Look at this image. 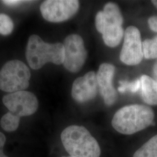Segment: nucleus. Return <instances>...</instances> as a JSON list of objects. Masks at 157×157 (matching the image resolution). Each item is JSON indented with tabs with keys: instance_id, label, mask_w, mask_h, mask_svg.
I'll return each mask as SVG.
<instances>
[{
	"instance_id": "f3484780",
	"label": "nucleus",
	"mask_w": 157,
	"mask_h": 157,
	"mask_svg": "<svg viewBox=\"0 0 157 157\" xmlns=\"http://www.w3.org/2000/svg\"><path fill=\"white\" fill-rule=\"evenodd\" d=\"M13 27L11 18L4 13H0V34L4 36L9 35L13 31Z\"/></svg>"
},
{
	"instance_id": "5701e85b",
	"label": "nucleus",
	"mask_w": 157,
	"mask_h": 157,
	"mask_svg": "<svg viewBox=\"0 0 157 157\" xmlns=\"http://www.w3.org/2000/svg\"></svg>"
},
{
	"instance_id": "dca6fc26",
	"label": "nucleus",
	"mask_w": 157,
	"mask_h": 157,
	"mask_svg": "<svg viewBox=\"0 0 157 157\" xmlns=\"http://www.w3.org/2000/svg\"><path fill=\"white\" fill-rule=\"evenodd\" d=\"M120 86L118 88V90L122 93L126 91L131 93H136L141 89L140 78H137L132 82L128 80H121L119 82Z\"/></svg>"
},
{
	"instance_id": "aec40b11",
	"label": "nucleus",
	"mask_w": 157,
	"mask_h": 157,
	"mask_svg": "<svg viewBox=\"0 0 157 157\" xmlns=\"http://www.w3.org/2000/svg\"><path fill=\"white\" fill-rule=\"evenodd\" d=\"M2 2L8 6H15L19 5L22 3L25 2H29L27 1H19V0H5L2 1Z\"/></svg>"
},
{
	"instance_id": "6ab92c4d",
	"label": "nucleus",
	"mask_w": 157,
	"mask_h": 157,
	"mask_svg": "<svg viewBox=\"0 0 157 157\" xmlns=\"http://www.w3.org/2000/svg\"><path fill=\"white\" fill-rule=\"evenodd\" d=\"M6 136L2 133L0 132V157H8L6 155L3 151V149L6 144Z\"/></svg>"
},
{
	"instance_id": "ddd939ff",
	"label": "nucleus",
	"mask_w": 157,
	"mask_h": 157,
	"mask_svg": "<svg viewBox=\"0 0 157 157\" xmlns=\"http://www.w3.org/2000/svg\"><path fill=\"white\" fill-rule=\"evenodd\" d=\"M133 157H157V135L137 150Z\"/></svg>"
},
{
	"instance_id": "f8f14e48",
	"label": "nucleus",
	"mask_w": 157,
	"mask_h": 157,
	"mask_svg": "<svg viewBox=\"0 0 157 157\" xmlns=\"http://www.w3.org/2000/svg\"><path fill=\"white\" fill-rule=\"evenodd\" d=\"M141 97L146 104L157 105V82L147 75L140 78Z\"/></svg>"
},
{
	"instance_id": "9d476101",
	"label": "nucleus",
	"mask_w": 157,
	"mask_h": 157,
	"mask_svg": "<svg viewBox=\"0 0 157 157\" xmlns=\"http://www.w3.org/2000/svg\"><path fill=\"white\" fill-rule=\"evenodd\" d=\"M98 89L97 75L94 71H90L74 81L72 96L75 101L83 104L93 100Z\"/></svg>"
},
{
	"instance_id": "f257e3e1",
	"label": "nucleus",
	"mask_w": 157,
	"mask_h": 157,
	"mask_svg": "<svg viewBox=\"0 0 157 157\" xmlns=\"http://www.w3.org/2000/svg\"><path fill=\"white\" fill-rule=\"evenodd\" d=\"M155 114L152 109L144 105H129L119 109L113 115L112 126L124 135H133L153 124Z\"/></svg>"
},
{
	"instance_id": "6e6552de",
	"label": "nucleus",
	"mask_w": 157,
	"mask_h": 157,
	"mask_svg": "<svg viewBox=\"0 0 157 157\" xmlns=\"http://www.w3.org/2000/svg\"><path fill=\"white\" fill-rule=\"evenodd\" d=\"M79 2L76 0H47L40 6L44 19L50 22L67 21L78 12Z\"/></svg>"
},
{
	"instance_id": "20e7f679",
	"label": "nucleus",
	"mask_w": 157,
	"mask_h": 157,
	"mask_svg": "<svg viewBox=\"0 0 157 157\" xmlns=\"http://www.w3.org/2000/svg\"><path fill=\"white\" fill-rule=\"evenodd\" d=\"M123 17L118 6L113 2L107 4L102 11L95 17V27L102 35L105 44L109 47H115L120 44L124 37Z\"/></svg>"
},
{
	"instance_id": "9b49d317",
	"label": "nucleus",
	"mask_w": 157,
	"mask_h": 157,
	"mask_svg": "<svg viewBox=\"0 0 157 157\" xmlns=\"http://www.w3.org/2000/svg\"><path fill=\"white\" fill-rule=\"evenodd\" d=\"M115 71V67L113 65L104 63L100 66L97 73L98 89L107 106L113 105L118 98L117 90L112 83Z\"/></svg>"
},
{
	"instance_id": "4468645a",
	"label": "nucleus",
	"mask_w": 157,
	"mask_h": 157,
	"mask_svg": "<svg viewBox=\"0 0 157 157\" xmlns=\"http://www.w3.org/2000/svg\"><path fill=\"white\" fill-rule=\"evenodd\" d=\"M20 119L21 118L12 114L11 112H7L1 119L0 124L1 128L6 132H14L19 126Z\"/></svg>"
},
{
	"instance_id": "0eeeda50",
	"label": "nucleus",
	"mask_w": 157,
	"mask_h": 157,
	"mask_svg": "<svg viewBox=\"0 0 157 157\" xmlns=\"http://www.w3.org/2000/svg\"><path fill=\"white\" fill-rule=\"evenodd\" d=\"M2 102L9 112L19 118L33 115L39 107L36 95L27 91H19L4 95Z\"/></svg>"
},
{
	"instance_id": "2eb2a0df",
	"label": "nucleus",
	"mask_w": 157,
	"mask_h": 157,
	"mask_svg": "<svg viewBox=\"0 0 157 157\" xmlns=\"http://www.w3.org/2000/svg\"><path fill=\"white\" fill-rule=\"evenodd\" d=\"M143 50L146 59L157 58V36L152 39H146L143 42Z\"/></svg>"
},
{
	"instance_id": "f03ea898",
	"label": "nucleus",
	"mask_w": 157,
	"mask_h": 157,
	"mask_svg": "<svg viewBox=\"0 0 157 157\" xmlns=\"http://www.w3.org/2000/svg\"><path fill=\"white\" fill-rule=\"evenodd\" d=\"M62 144L71 157H100L101 150L98 141L82 126L71 125L61 134Z\"/></svg>"
},
{
	"instance_id": "39448f33",
	"label": "nucleus",
	"mask_w": 157,
	"mask_h": 157,
	"mask_svg": "<svg viewBox=\"0 0 157 157\" xmlns=\"http://www.w3.org/2000/svg\"><path fill=\"white\" fill-rule=\"evenodd\" d=\"M31 73L22 61L12 60L6 62L0 70V90L15 93L26 89Z\"/></svg>"
},
{
	"instance_id": "412c9836",
	"label": "nucleus",
	"mask_w": 157,
	"mask_h": 157,
	"mask_svg": "<svg viewBox=\"0 0 157 157\" xmlns=\"http://www.w3.org/2000/svg\"><path fill=\"white\" fill-rule=\"evenodd\" d=\"M154 75L155 78H156L155 81L157 82V61L154 66Z\"/></svg>"
},
{
	"instance_id": "4be33fe9",
	"label": "nucleus",
	"mask_w": 157,
	"mask_h": 157,
	"mask_svg": "<svg viewBox=\"0 0 157 157\" xmlns=\"http://www.w3.org/2000/svg\"><path fill=\"white\" fill-rule=\"evenodd\" d=\"M151 2L153 4V5L155 6L157 8V0H153V1H151Z\"/></svg>"
},
{
	"instance_id": "1a4fd4ad",
	"label": "nucleus",
	"mask_w": 157,
	"mask_h": 157,
	"mask_svg": "<svg viewBox=\"0 0 157 157\" xmlns=\"http://www.w3.org/2000/svg\"><path fill=\"white\" fill-rule=\"evenodd\" d=\"M143 57L140 31L136 27L130 26L124 32V45L121 51L120 59L128 65H136L141 62Z\"/></svg>"
},
{
	"instance_id": "423d86ee",
	"label": "nucleus",
	"mask_w": 157,
	"mask_h": 157,
	"mask_svg": "<svg viewBox=\"0 0 157 157\" xmlns=\"http://www.w3.org/2000/svg\"><path fill=\"white\" fill-rule=\"evenodd\" d=\"M63 47L64 67L71 72H78L84 65L87 56L83 40L78 34L69 35L64 40Z\"/></svg>"
},
{
	"instance_id": "a211bd4d",
	"label": "nucleus",
	"mask_w": 157,
	"mask_h": 157,
	"mask_svg": "<svg viewBox=\"0 0 157 157\" xmlns=\"http://www.w3.org/2000/svg\"><path fill=\"white\" fill-rule=\"evenodd\" d=\"M148 23L150 29L153 32L157 33V17L153 16L150 17L148 20Z\"/></svg>"
},
{
	"instance_id": "7ed1b4c3",
	"label": "nucleus",
	"mask_w": 157,
	"mask_h": 157,
	"mask_svg": "<svg viewBox=\"0 0 157 157\" xmlns=\"http://www.w3.org/2000/svg\"><path fill=\"white\" fill-rule=\"evenodd\" d=\"M26 58L30 67L34 70L39 69L48 62L62 64L65 58L63 44L47 43L39 36L32 35L26 47Z\"/></svg>"
}]
</instances>
